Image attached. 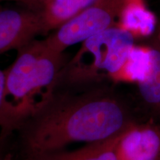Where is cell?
<instances>
[{
	"mask_svg": "<svg viewBox=\"0 0 160 160\" xmlns=\"http://www.w3.org/2000/svg\"><path fill=\"white\" fill-rule=\"evenodd\" d=\"M139 122L125 96L105 82L57 89L41 111L22 128L25 155L65 150L73 143L104 141Z\"/></svg>",
	"mask_w": 160,
	"mask_h": 160,
	"instance_id": "cell-1",
	"label": "cell"
},
{
	"mask_svg": "<svg viewBox=\"0 0 160 160\" xmlns=\"http://www.w3.org/2000/svg\"><path fill=\"white\" fill-rule=\"evenodd\" d=\"M67 61L64 52L52 48L45 39H34L18 51L15 61L5 70L0 141L20 131L48 105Z\"/></svg>",
	"mask_w": 160,
	"mask_h": 160,
	"instance_id": "cell-2",
	"label": "cell"
},
{
	"mask_svg": "<svg viewBox=\"0 0 160 160\" xmlns=\"http://www.w3.org/2000/svg\"><path fill=\"white\" fill-rule=\"evenodd\" d=\"M128 32L112 27L82 43L71 60L66 62L57 89H79L110 82L136 44Z\"/></svg>",
	"mask_w": 160,
	"mask_h": 160,
	"instance_id": "cell-3",
	"label": "cell"
},
{
	"mask_svg": "<svg viewBox=\"0 0 160 160\" xmlns=\"http://www.w3.org/2000/svg\"><path fill=\"white\" fill-rule=\"evenodd\" d=\"M123 0H99L58 27L46 38L50 47L64 52L93 36L116 27Z\"/></svg>",
	"mask_w": 160,
	"mask_h": 160,
	"instance_id": "cell-4",
	"label": "cell"
},
{
	"mask_svg": "<svg viewBox=\"0 0 160 160\" xmlns=\"http://www.w3.org/2000/svg\"><path fill=\"white\" fill-rule=\"evenodd\" d=\"M39 34H45L41 11H0V54L12 50L19 51Z\"/></svg>",
	"mask_w": 160,
	"mask_h": 160,
	"instance_id": "cell-5",
	"label": "cell"
},
{
	"mask_svg": "<svg viewBox=\"0 0 160 160\" xmlns=\"http://www.w3.org/2000/svg\"><path fill=\"white\" fill-rule=\"evenodd\" d=\"M118 160H158L160 125L153 120L137 122L120 136L116 147Z\"/></svg>",
	"mask_w": 160,
	"mask_h": 160,
	"instance_id": "cell-6",
	"label": "cell"
},
{
	"mask_svg": "<svg viewBox=\"0 0 160 160\" xmlns=\"http://www.w3.org/2000/svg\"><path fill=\"white\" fill-rule=\"evenodd\" d=\"M145 43L150 50L151 67L145 81L137 85L138 97L148 119L160 125V18L154 33Z\"/></svg>",
	"mask_w": 160,
	"mask_h": 160,
	"instance_id": "cell-7",
	"label": "cell"
},
{
	"mask_svg": "<svg viewBox=\"0 0 160 160\" xmlns=\"http://www.w3.org/2000/svg\"><path fill=\"white\" fill-rule=\"evenodd\" d=\"M158 20L145 0H123L116 27L128 32L136 40H145L154 33Z\"/></svg>",
	"mask_w": 160,
	"mask_h": 160,
	"instance_id": "cell-8",
	"label": "cell"
},
{
	"mask_svg": "<svg viewBox=\"0 0 160 160\" xmlns=\"http://www.w3.org/2000/svg\"><path fill=\"white\" fill-rule=\"evenodd\" d=\"M121 135L104 141L88 143L74 151L65 149L25 155V160H118L116 147Z\"/></svg>",
	"mask_w": 160,
	"mask_h": 160,
	"instance_id": "cell-9",
	"label": "cell"
},
{
	"mask_svg": "<svg viewBox=\"0 0 160 160\" xmlns=\"http://www.w3.org/2000/svg\"><path fill=\"white\" fill-rule=\"evenodd\" d=\"M151 67V59L148 46L145 42L135 44L119 69L110 77L113 84H139L145 81Z\"/></svg>",
	"mask_w": 160,
	"mask_h": 160,
	"instance_id": "cell-10",
	"label": "cell"
},
{
	"mask_svg": "<svg viewBox=\"0 0 160 160\" xmlns=\"http://www.w3.org/2000/svg\"><path fill=\"white\" fill-rule=\"evenodd\" d=\"M97 1L99 0H49L41 11L45 33L56 30Z\"/></svg>",
	"mask_w": 160,
	"mask_h": 160,
	"instance_id": "cell-11",
	"label": "cell"
},
{
	"mask_svg": "<svg viewBox=\"0 0 160 160\" xmlns=\"http://www.w3.org/2000/svg\"><path fill=\"white\" fill-rule=\"evenodd\" d=\"M2 1H13L18 2L27 5L31 9L36 10V11H42L43 7L49 0H0Z\"/></svg>",
	"mask_w": 160,
	"mask_h": 160,
	"instance_id": "cell-12",
	"label": "cell"
},
{
	"mask_svg": "<svg viewBox=\"0 0 160 160\" xmlns=\"http://www.w3.org/2000/svg\"><path fill=\"white\" fill-rule=\"evenodd\" d=\"M5 71L0 69V110L2 105L4 90H5Z\"/></svg>",
	"mask_w": 160,
	"mask_h": 160,
	"instance_id": "cell-13",
	"label": "cell"
},
{
	"mask_svg": "<svg viewBox=\"0 0 160 160\" xmlns=\"http://www.w3.org/2000/svg\"><path fill=\"white\" fill-rule=\"evenodd\" d=\"M5 142L0 141V160H11V153H7L3 148V144Z\"/></svg>",
	"mask_w": 160,
	"mask_h": 160,
	"instance_id": "cell-14",
	"label": "cell"
},
{
	"mask_svg": "<svg viewBox=\"0 0 160 160\" xmlns=\"http://www.w3.org/2000/svg\"><path fill=\"white\" fill-rule=\"evenodd\" d=\"M158 160H160V157H159V159H158Z\"/></svg>",
	"mask_w": 160,
	"mask_h": 160,
	"instance_id": "cell-15",
	"label": "cell"
}]
</instances>
